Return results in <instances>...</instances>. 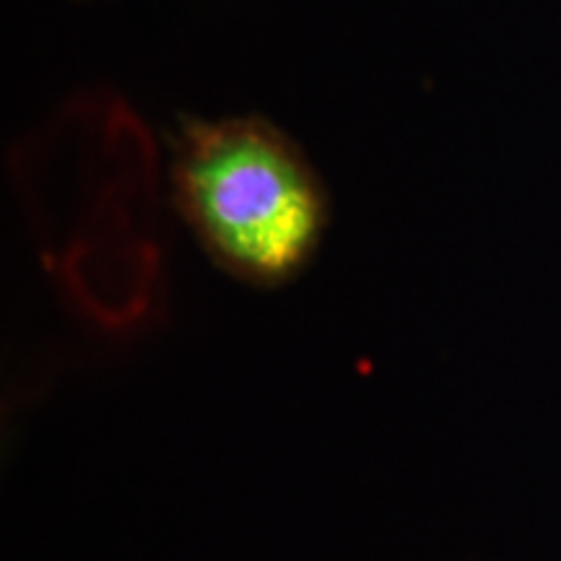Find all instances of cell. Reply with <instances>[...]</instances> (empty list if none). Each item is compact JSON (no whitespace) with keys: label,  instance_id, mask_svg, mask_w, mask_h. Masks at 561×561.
I'll return each instance as SVG.
<instances>
[{"label":"cell","instance_id":"6da1fadb","mask_svg":"<svg viewBox=\"0 0 561 561\" xmlns=\"http://www.w3.org/2000/svg\"><path fill=\"white\" fill-rule=\"evenodd\" d=\"M180 216L224 273L261 289L299 276L331 227V195L297 140L261 115L182 125Z\"/></svg>","mask_w":561,"mask_h":561}]
</instances>
